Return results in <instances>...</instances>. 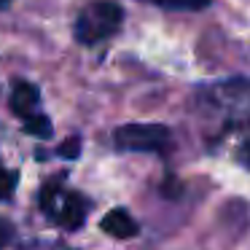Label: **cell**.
Here are the masks:
<instances>
[{
	"instance_id": "obj_10",
	"label": "cell",
	"mask_w": 250,
	"mask_h": 250,
	"mask_svg": "<svg viewBox=\"0 0 250 250\" xmlns=\"http://www.w3.org/2000/svg\"><path fill=\"white\" fill-rule=\"evenodd\" d=\"M239 162H242L245 167L250 169V140L242 143V148H239Z\"/></svg>"
},
{
	"instance_id": "obj_7",
	"label": "cell",
	"mask_w": 250,
	"mask_h": 250,
	"mask_svg": "<svg viewBox=\"0 0 250 250\" xmlns=\"http://www.w3.org/2000/svg\"><path fill=\"white\" fill-rule=\"evenodd\" d=\"M14 186H17V172H11L0 164V202L14 194Z\"/></svg>"
},
{
	"instance_id": "obj_9",
	"label": "cell",
	"mask_w": 250,
	"mask_h": 250,
	"mask_svg": "<svg viewBox=\"0 0 250 250\" xmlns=\"http://www.w3.org/2000/svg\"><path fill=\"white\" fill-rule=\"evenodd\" d=\"M60 153H62V156H78V140H76V137L70 140V146H62Z\"/></svg>"
},
{
	"instance_id": "obj_3",
	"label": "cell",
	"mask_w": 250,
	"mask_h": 250,
	"mask_svg": "<svg viewBox=\"0 0 250 250\" xmlns=\"http://www.w3.org/2000/svg\"><path fill=\"white\" fill-rule=\"evenodd\" d=\"M172 135L164 124H124L113 132V143L121 151H137V153H159L169 146Z\"/></svg>"
},
{
	"instance_id": "obj_8",
	"label": "cell",
	"mask_w": 250,
	"mask_h": 250,
	"mask_svg": "<svg viewBox=\"0 0 250 250\" xmlns=\"http://www.w3.org/2000/svg\"><path fill=\"white\" fill-rule=\"evenodd\" d=\"M11 239H14V226L6 221V218H0V250L6 248Z\"/></svg>"
},
{
	"instance_id": "obj_4",
	"label": "cell",
	"mask_w": 250,
	"mask_h": 250,
	"mask_svg": "<svg viewBox=\"0 0 250 250\" xmlns=\"http://www.w3.org/2000/svg\"><path fill=\"white\" fill-rule=\"evenodd\" d=\"M11 110L22 119V124L33 121L35 116H41V92L35 83H27V81H19L11 92Z\"/></svg>"
},
{
	"instance_id": "obj_2",
	"label": "cell",
	"mask_w": 250,
	"mask_h": 250,
	"mask_svg": "<svg viewBox=\"0 0 250 250\" xmlns=\"http://www.w3.org/2000/svg\"><path fill=\"white\" fill-rule=\"evenodd\" d=\"M41 207H43V212L54 223H60L62 229H70V231L81 229L86 215H89V210H92V205L81 194L67 191L57 183L43 186V191H41Z\"/></svg>"
},
{
	"instance_id": "obj_5",
	"label": "cell",
	"mask_w": 250,
	"mask_h": 250,
	"mask_svg": "<svg viewBox=\"0 0 250 250\" xmlns=\"http://www.w3.org/2000/svg\"><path fill=\"white\" fill-rule=\"evenodd\" d=\"M100 229H103L105 234H110V237L116 239H129V237H137V231H140V226H137V221L129 215L126 210H110L108 215L100 221Z\"/></svg>"
},
{
	"instance_id": "obj_1",
	"label": "cell",
	"mask_w": 250,
	"mask_h": 250,
	"mask_svg": "<svg viewBox=\"0 0 250 250\" xmlns=\"http://www.w3.org/2000/svg\"><path fill=\"white\" fill-rule=\"evenodd\" d=\"M121 22H124V11H121L119 3H113V0H97V3H89L76 17L73 33H76L78 43L94 46L100 41H108L110 35L119 33Z\"/></svg>"
},
{
	"instance_id": "obj_6",
	"label": "cell",
	"mask_w": 250,
	"mask_h": 250,
	"mask_svg": "<svg viewBox=\"0 0 250 250\" xmlns=\"http://www.w3.org/2000/svg\"><path fill=\"white\" fill-rule=\"evenodd\" d=\"M159 8H169V11H199V8L210 6V0H146Z\"/></svg>"
}]
</instances>
